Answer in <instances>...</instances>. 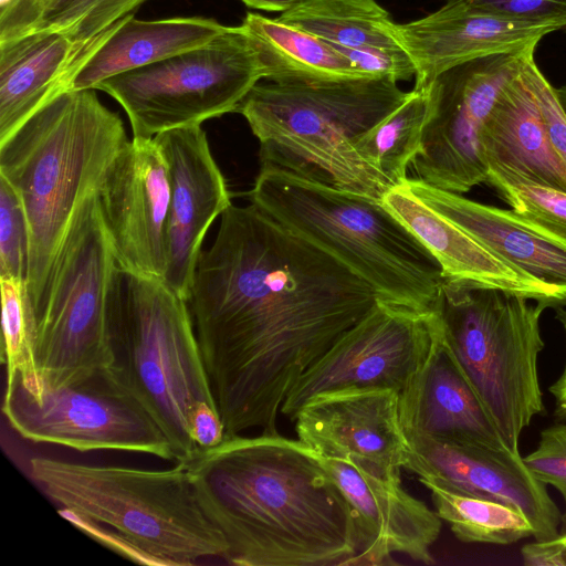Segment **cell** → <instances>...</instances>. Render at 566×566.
Here are the masks:
<instances>
[{
    "label": "cell",
    "instance_id": "obj_34",
    "mask_svg": "<svg viewBox=\"0 0 566 566\" xmlns=\"http://www.w3.org/2000/svg\"><path fill=\"white\" fill-rule=\"evenodd\" d=\"M534 475L559 491L565 503L559 539H566V422L541 432L537 447L523 458Z\"/></svg>",
    "mask_w": 566,
    "mask_h": 566
},
{
    "label": "cell",
    "instance_id": "obj_42",
    "mask_svg": "<svg viewBox=\"0 0 566 566\" xmlns=\"http://www.w3.org/2000/svg\"><path fill=\"white\" fill-rule=\"evenodd\" d=\"M557 96L559 98V102L566 113V84L559 88H556Z\"/></svg>",
    "mask_w": 566,
    "mask_h": 566
},
{
    "label": "cell",
    "instance_id": "obj_31",
    "mask_svg": "<svg viewBox=\"0 0 566 566\" xmlns=\"http://www.w3.org/2000/svg\"><path fill=\"white\" fill-rule=\"evenodd\" d=\"M486 184L530 228L566 247V192L494 168Z\"/></svg>",
    "mask_w": 566,
    "mask_h": 566
},
{
    "label": "cell",
    "instance_id": "obj_4",
    "mask_svg": "<svg viewBox=\"0 0 566 566\" xmlns=\"http://www.w3.org/2000/svg\"><path fill=\"white\" fill-rule=\"evenodd\" d=\"M128 142L119 115L96 90L83 88L60 94L0 143V177L18 192L29 223L33 307L76 209Z\"/></svg>",
    "mask_w": 566,
    "mask_h": 566
},
{
    "label": "cell",
    "instance_id": "obj_16",
    "mask_svg": "<svg viewBox=\"0 0 566 566\" xmlns=\"http://www.w3.org/2000/svg\"><path fill=\"white\" fill-rule=\"evenodd\" d=\"M407 438L410 459L406 470L419 479L516 507L532 524L537 542L559 536V509L520 453L426 436Z\"/></svg>",
    "mask_w": 566,
    "mask_h": 566
},
{
    "label": "cell",
    "instance_id": "obj_35",
    "mask_svg": "<svg viewBox=\"0 0 566 566\" xmlns=\"http://www.w3.org/2000/svg\"><path fill=\"white\" fill-rule=\"evenodd\" d=\"M521 75L536 101L549 143L566 167V113L559 102L556 88L536 65L534 53L526 55Z\"/></svg>",
    "mask_w": 566,
    "mask_h": 566
},
{
    "label": "cell",
    "instance_id": "obj_26",
    "mask_svg": "<svg viewBox=\"0 0 566 566\" xmlns=\"http://www.w3.org/2000/svg\"><path fill=\"white\" fill-rule=\"evenodd\" d=\"M276 19L337 52L403 49L396 36L397 23L377 0H302Z\"/></svg>",
    "mask_w": 566,
    "mask_h": 566
},
{
    "label": "cell",
    "instance_id": "obj_29",
    "mask_svg": "<svg viewBox=\"0 0 566 566\" xmlns=\"http://www.w3.org/2000/svg\"><path fill=\"white\" fill-rule=\"evenodd\" d=\"M427 108L426 88H413L397 109L356 144L359 156L394 187L408 178L407 169L421 149Z\"/></svg>",
    "mask_w": 566,
    "mask_h": 566
},
{
    "label": "cell",
    "instance_id": "obj_37",
    "mask_svg": "<svg viewBox=\"0 0 566 566\" xmlns=\"http://www.w3.org/2000/svg\"><path fill=\"white\" fill-rule=\"evenodd\" d=\"M43 0H0V42L31 31L38 22Z\"/></svg>",
    "mask_w": 566,
    "mask_h": 566
},
{
    "label": "cell",
    "instance_id": "obj_13",
    "mask_svg": "<svg viewBox=\"0 0 566 566\" xmlns=\"http://www.w3.org/2000/svg\"><path fill=\"white\" fill-rule=\"evenodd\" d=\"M438 331L436 313L379 300L297 379L281 413L292 419L311 397L327 390L373 387L399 394L428 358Z\"/></svg>",
    "mask_w": 566,
    "mask_h": 566
},
{
    "label": "cell",
    "instance_id": "obj_39",
    "mask_svg": "<svg viewBox=\"0 0 566 566\" xmlns=\"http://www.w3.org/2000/svg\"><path fill=\"white\" fill-rule=\"evenodd\" d=\"M521 555L527 566H565L563 548L555 539L525 544Z\"/></svg>",
    "mask_w": 566,
    "mask_h": 566
},
{
    "label": "cell",
    "instance_id": "obj_1",
    "mask_svg": "<svg viewBox=\"0 0 566 566\" xmlns=\"http://www.w3.org/2000/svg\"><path fill=\"white\" fill-rule=\"evenodd\" d=\"M379 301L361 277L253 205H231L187 301L227 437L277 433L297 379Z\"/></svg>",
    "mask_w": 566,
    "mask_h": 566
},
{
    "label": "cell",
    "instance_id": "obj_8",
    "mask_svg": "<svg viewBox=\"0 0 566 566\" xmlns=\"http://www.w3.org/2000/svg\"><path fill=\"white\" fill-rule=\"evenodd\" d=\"M545 310L518 294L446 280L436 304L443 339L515 453L523 430L544 411L537 360Z\"/></svg>",
    "mask_w": 566,
    "mask_h": 566
},
{
    "label": "cell",
    "instance_id": "obj_28",
    "mask_svg": "<svg viewBox=\"0 0 566 566\" xmlns=\"http://www.w3.org/2000/svg\"><path fill=\"white\" fill-rule=\"evenodd\" d=\"M431 493L437 515L463 543L507 545L533 536V526L516 507L482 496L451 491L419 479Z\"/></svg>",
    "mask_w": 566,
    "mask_h": 566
},
{
    "label": "cell",
    "instance_id": "obj_3",
    "mask_svg": "<svg viewBox=\"0 0 566 566\" xmlns=\"http://www.w3.org/2000/svg\"><path fill=\"white\" fill-rule=\"evenodd\" d=\"M409 95L385 76L261 80L235 113L260 143L261 167L381 201L394 186L356 144Z\"/></svg>",
    "mask_w": 566,
    "mask_h": 566
},
{
    "label": "cell",
    "instance_id": "obj_19",
    "mask_svg": "<svg viewBox=\"0 0 566 566\" xmlns=\"http://www.w3.org/2000/svg\"><path fill=\"white\" fill-rule=\"evenodd\" d=\"M554 31L548 25L493 14L464 0H448L423 18L396 24L397 40L416 65L413 88L472 60L535 51Z\"/></svg>",
    "mask_w": 566,
    "mask_h": 566
},
{
    "label": "cell",
    "instance_id": "obj_15",
    "mask_svg": "<svg viewBox=\"0 0 566 566\" xmlns=\"http://www.w3.org/2000/svg\"><path fill=\"white\" fill-rule=\"evenodd\" d=\"M317 457L354 516L356 552L346 565H392L394 554L434 564L431 547L442 520L402 488L400 473L381 472L350 455Z\"/></svg>",
    "mask_w": 566,
    "mask_h": 566
},
{
    "label": "cell",
    "instance_id": "obj_43",
    "mask_svg": "<svg viewBox=\"0 0 566 566\" xmlns=\"http://www.w3.org/2000/svg\"><path fill=\"white\" fill-rule=\"evenodd\" d=\"M44 1V0H43ZM43 4V3H42Z\"/></svg>",
    "mask_w": 566,
    "mask_h": 566
},
{
    "label": "cell",
    "instance_id": "obj_22",
    "mask_svg": "<svg viewBox=\"0 0 566 566\" xmlns=\"http://www.w3.org/2000/svg\"><path fill=\"white\" fill-rule=\"evenodd\" d=\"M381 202L430 251L446 281L518 294L546 308L564 307L553 290L504 262L403 184Z\"/></svg>",
    "mask_w": 566,
    "mask_h": 566
},
{
    "label": "cell",
    "instance_id": "obj_40",
    "mask_svg": "<svg viewBox=\"0 0 566 566\" xmlns=\"http://www.w3.org/2000/svg\"><path fill=\"white\" fill-rule=\"evenodd\" d=\"M556 319L560 323L566 335V310L556 308ZM549 392L555 400L554 416L563 422H566V361L560 376L549 387Z\"/></svg>",
    "mask_w": 566,
    "mask_h": 566
},
{
    "label": "cell",
    "instance_id": "obj_12",
    "mask_svg": "<svg viewBox=\"0 0 566 566\" xmlns=\"http://www.w3.org/2000/svg\"><path fill=\"white\" fill-rule=\"evenodd\" d=\"M495 54L457 65L423 86L428 108L416 178L462 195L486 184L481 133L502 90L521 72L530 53Z\"/></svg>",
    "mask_w": 566,
    "mask_h": 566
},
{
    "label": "cell",
    "instance_id": "obj_41",
    "mask_svg": "<svg viewBox=\"0 0 566 566\" xmlns=\"http://www.w3.org/2000/svg\"><path fill=\"white\" fill-rule=\"evenodd\" d=\"M250 8L271 12H284L302 0H241Z\"/></svg>",
    "mask_w": 566,
    "mask_h": 566
},
{
    "label": "cell",
    "instance_id": "obj_33",
    "mask_svg": "<svg viewBox=\"0 0 566 566\" xmlns=\"http://www.w3.org/2000/svg\"><path fill=\"white\" fill-rule=\"evenodd\" d=\"M30 230L22 201L13 187L0 177V275L27 284Z\"/></svg>",
    "mask_w": 566,
    "mask_h": 566
},
{
    "label": "cell",
    "instance_id": "obj_5",
    "mask_svg": "<svg viewBox=\"0 0 566 566\" xmlns=\"http://www.w3.org/2000/svg\"><path fill=\"white\" fill-rule=\"evenodd\" d=\"M249 198L361 277L380 301L434 313L441 268L380 200L270 167H260Z\"/></svg>",
    "mask_w": 566,
    "mask_h": 566
},
{
    "label": "cell",
    "instance_id": "obj_25",
    "mask_svg": "<svg viewBox=\"0 0 566 566\" xmlns=\"http://www.w3.org/2000/svg\"><path fill=\"white\" fill-rule=\"evenodd\" d=\"M227 27L203 17L138 20L130 13L77 72L72 90H95L114 75L200 48Z\"/></svg>",
    "mask_w": 566,
    "mask_h": 566
},
{
    "label": "cell",
    "instance_id": "obj_14",
    "mask_svg": "<svg viewBox=\"0 0 566 566\" xmlns=\"http://www.w3.org/2000/svg\"><path fill=\"white\" fill-rule=\"evenodd\" d=\"M97 198L118 265L164 281L168 266L170 175L154 138L133 137L112 163Z\"/></svg>",
    "mask_w": 566,
    "mask_h": 566
},
{
    "label": "cell",
    "instance_id": "obj_10",
    "mask_svg": "<svg viewBox=\"0 0 566 566\" xmlns=\"http://www.w3.org/2000/svg\"><path fill=\"white\" fill-rule=\"evenodd\" d=\"M264 78L259 49L240 24L200 48L106 78L95 90L124 108L135 138H154L235 112Z\"/></svg>",
    "mask_w": 566,
    "mask_h": 566
},
{
    "label": "cell",
    "instance_id": "obj_2",
    "mask_svg": "<svg viewBox=\"0 0 566 566\" xmlns=\"http://www.w3.org/2000/svg\"><path fill=\"white\" fill-rule=\"evenodd\" d=\"M188 465L199 503L238 566H345L356 527L345 495L298 439L226 437Z\"/></svg>",
    "mask_w": 566,
    "mask_h": 566
},
{
    "label": "cell",
    "instance_id": "obj_18",
    "mask_svg": "<svg viewBox=\"0 0 566 566\" xmlns=\"http://www.w3.org/2000/svg\"><path fill=\"white\" fill-rule=\"evenodd\" d=\"M170 175L168 266L164 283L188 301L208 229L231 205L226 179L201 125L157 134Z\"/></svg>",
    "mask_w": 566,
    "mask_h": 566
},
{
    "label": "cell",
    "instance_id": "obj_30",
    "mask_svg": "<svg viewBox=\"0 0 566 566\" xmlns=\"http://www.w3.org/2000/svg\"><path fill=\"white\" fill-rule=\"evenodd\" d=\"M2 305L1 361L6 376H17L36 394L42 384L34 359L35 316L24 281L0 275Z\"/></svg>",
    "mask_w": 566,
    "mask_h": 566
},
{
    "label": "cell",
    "instance_id": "obj_17",
    "mask_svg": "<svg viewBox=\"0 0 566 566\" xmlns=\"http://www.w3.org/2000/svg\"><path fill=\"white\" fill-rule=\"evenodd\" d=\"M297 439L323 457L350 455L387 473H400L410 447L389 388L347 387L311 397L291 419Z\"/></svg>",
    "mask_w": 566,
    "mask_h": 566
},
{
    "label": "cell",
    "instance_id": "obj_24",
    "mask_svg": "<svg viewBox=\"0 0 566 566\" xmlns=\"http://www.w3.org/2000/svg\"><path fill=\"white\" fill-rule=\"evenodd\" d=\"M481 145L488 170L509 171L566 192V167L549 143L536 101L521 72L497 96L482 128Z\"/></svg>",
    "mask_w": 566,
    "mask_h": 566
},
{
    "label": "cell",
    "instance_id": "obj_9",
    "mask_svg": "<svg viewBox=\"0 0 566 566\" xmlns=\"http://www.w3.org/2000/svg\"><path fill=\"white\" fill-rule=\"evenodd\" d=\"M117 266L95 191L76 209L33 307L43 387L112 368L108 300Z\"/></svg>",
    "mask_w": 566,
    "mask_h": 566
},
{
    "label": "cell",
    "instance_id": "obj_6",
    "mask_svg": "<svg viewBox=\"0 0 566 566\" xmlns=\"http://www.w3.org/2000/svg\"><path fill=\"white\" fill-rule=\"evenodd\" d=\"M30 473L62 511L104 526L151 565L223 558L228 544L202 510L187 463L165 470L35 457Z\"/></svg>",
    "mask_w": 566,
    "mask_h": 566
},
{
    "label": "cell",
    "instance_id": "obj_36",
    "mask_svg": "<svg viewBox=\"0 0 566 566\" xmlns=\"http://www.w3.org/2000/svg\"><path fill=\"white\" fill-rule=\"evenodd\" d=\"M493 14L566 31V0H464Z\"/></svg>",
    "mask_w": 566,
    "mask_h": 566
},
{
    "label": "cell",
    "instance_id": "obj_21",
    "mask_svg": "<svg viewBox=\"0 0 566 566\" xmlns=\"http://www.w3.org/2000/svg\"><path fill=\"white\" fill-rule=\"evenodd\" d=\"M120 20L86 41L60 31L32 30L0 42V143L48 103L72 90L77 72Z\"/></svg>",
    "mask_w": 566,
    "mask_h": 566
},
{
    "label": "cell",
    "instance_id": "obj_38",
    "mask_svg": "<svg viewBox=\"0 0 566 566\" xmlns=\"http://www.w3.org/2000/svg\"><path fill=\"white\" fill-rule=\"evenodd\" d=\"M192 439L199 451L220 444L227 437L218 406L202 405L195 409L190 419Z\"/></svg>",
    "mask_w": 566,
    "mask_h": 566
},
{
    "label": "cell",
    "instance_id": "obj_27",
    "mask_svg": "<svg viewBox=\"0 0 566 566\" xmlns=\"http://www.w3.org/2000/svg\"><path fill=\"white\" fill-rule=\"evenodd\" d=\"M241 24L262 56L264 80L367 76L325 41L277 19L248 12Z\"/></svg>",
    "mask_w": 566,
    "mask_h": 566
},
{
    "label": "cell",
    "instance_id": "obj_7",
    "mask_svg": "<svg viewBox=\"0 0 566 566\" xmlns=\"http://www.w3.org/2000/svg\"><path fill=\"white\" fill-rule=\"evenodd\" d=\"M112 370L168 439L175 462L198 453L196 408L218 406L186 300L161 280L117 266L109 290Z\"/></svg>",
    "mask_w": 566,
    "mask_h": 566
},
{
    "label": "cell",
    "instance_id": "obj_23",
    "mask_svg": "<svg viewBox=\"0 0 566 566\" xmlns=\"http://www.w3.org/2000/svg\"><path fill=\"white\" fill-rule=\"evenodd\" d=\"M511 266L553 290L566 306V247L533 230L510 209L484 205L423 182H402Z\"/></svg>",
    "mask_w": 566,
    "mask_h": 566
},
{
    "label": "cell",
    "instance_id": "obj_11",
    "mask_svg": "<svg viewBox=\"0 0 566 566\" xmlns=\"http://www.w3.org/2000/svg\"><path fill=\"white\" fill-rule=\"evenodd\" d=\"M2 412L24 439L80 451L120 450L174 461L156 421L113 370L96 371L57 387L30 392L6 376Z\"/></svg>",
    "mask_w": 566,
    "mask_h": 566
},
{
    "label": "cell",
    "instance_id": "obj_20",
    "mask_svg": "<svg viewBox=\"0 0 566 566\" xmlns=\"http://www.w3.org/2000/svg\"><path fill=\"white\" fill-rule=\"evenodd\" d=\"M406 436L509 449L457 357L439 331L417 374L399 392ZM510 450V449H509Z\"/></svg>",
    "mask_w": 566,
    "mask_h": 566
},
{
    "label": "cell",
    "instance_id": "obj_32",
    "mask_svg": "<svg viewBox=\"0 0 566 566\" xmlns=\"http://www.w3.org/2000/svg\"><path fill=\"white\" fill-rule=\"evenodd\" d=\"M144 1L44 0L32 30L60 31L76 40H91L133 13Z\"/></svg>",
    "mask_w": 566,
    "mask_h": 566
}]
</instances>
